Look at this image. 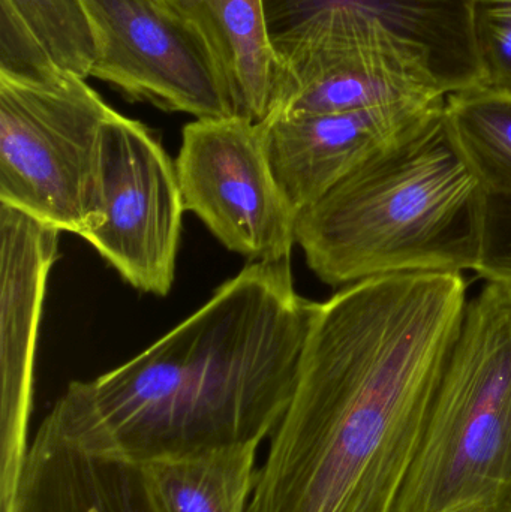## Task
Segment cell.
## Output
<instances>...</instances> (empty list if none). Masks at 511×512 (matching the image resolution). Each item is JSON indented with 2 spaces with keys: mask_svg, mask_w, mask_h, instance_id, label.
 I'll return each mask as SVG.
<instances>
[{
  "mask_svg": "<svg viewBox=\"0 0 511 512\" xmlns=\"http://www.w3.org/2000/svg\"><path fill=\"white\" fill-rule=\"evenodd\" d=\"M462 273H402L314 303L248 512H395L465 309Z\"/></svg>",
  "mask_w": 511,
  "mask_h": 512,
  "instance_id": "cell-1",
  "label": "cell"
},
{
  "mask_svg": "<svg viewBox=\"0 0 511 512\" xmlns=\"http://www.w3.org/2000/svg\"><path fill=\"white\" fill-rule=\"evenodd\" d=\"M315 301L290 259L249 262L146 351L74 381L48 417L80 450L134 469L162 454L263 444L284 417Z\"/></svg>",
  "mask_w": 511,
  "mask_h": 512,
  "instance_id": "cell-2",
  "label": "cell"
},
{
  "mask_svg": "<svg viewBox=\"0 0 511 512\" xmlns=\"http://www.w3.org/2000/svg\"><path fill=\"white\" fill-rule=\"evenodd\" d=\"M482 200L443 114L303 210L296 242L333 288L390 274L464 273L476 264Z\"/></svg>",
  "mask_w": 511,
  "mask_h": 512,
  "instance_id": "cell-3",
  "label": "cell"
},
{
  "mask_svg": "<svg viewBox=\"0 0 511 512\" xmlns=\"http://www.w3.org/2000/svg\"><path fill=\"white\" fill-rule=\"evenodd\" d=\"M395 512H511V286L468 301Z\"/></svg>",
  "mask_w": 511,
  "mask_h": 512,
  "instance_id": "cell-4",
  "label": "cell"
},
{
  "mask_svg": "<svg viewBox=\"0 0 511 512\" xmlns=\"http://www.w3.org/2000/svg\"><path fill=\"white\" fill-rule=\"evenodd\" d=\"M113 113L75 75L47 84L0 78V204L81 237Z\"/></svg>",
  "mask_w": 511,
  "mask_h": 512,
  "instance_id": "cell-5",
  "label": "cell"
},
{
  "mask_svg": "<svg viewBox=\"0 0 511 512\" xmlns=\"http://www.w3.org/2000/svg\"><path fill=\"white\" fill-rule=\"evenodd\" d=\"M185 212L176 162L147 126L114 111L102 128L92 213L81 237L129 285L167 297Z\"/></svg>",
  "mask_w": 511,
  "mask_h": 512,
  "instance_id": "cell-6",
  "label": "cell"
},
{
  "mask_svg": "<svg viewBox=\"0 0 511 512\" xmlns=\"http://www.w3.org/2000/svg\"><path fill=\"white\" fill-rule=\"evenodd\" d=\"M183 206L230 251L251 262L291 259L299 213L270 167L260 123L197 119L176 159Z\"/></svg>",
  "mask_w": 511,
  "mask_h": 512,
  "instance_id": "cell-7",
  "label": "cell"
},
{
  "mask_svg": "<svg viewBox=\"0 0 511 512\" xmlns=\"http://www.w3.org/2000/svg\"><path fill=\"white\" fill-rule=\"evenodd\" d=\"M95 33L90 77L129 101L195 119L236 116L224 75L200 33L161 0H81Z\"/></svg>",
  "mask_w": 511,
  "mask_h": 512,
  "instance_id": "cell-8",
  "label": "cell"
},
{
  "mask_svg": "<svg viewBox=\"0 0 511 512\" xmlns=\"http://www.w3.org/2000/svg\"><path fill=\"white\" fill-rule=\"evenodd\" d=\"M275 59L324 36L377 27L431 75L444 96L482 86L473 0H263Z\"/></svg>",
  "mask_w": 511,
  "mask_h": 512,
  "instance_id": "cell-9",
  "label": "cell"
},
{
  "mask_svg": "<svg viewBox=\"0 0 511 512\" xmlns=\"http://www.w3.org/2000/svg\"><path fill=\"white\" fill-rule=\"evenodd\" d=\"M60 234L0 204V512L17 495L30 447L39 321Z\"/></svg>",
  "mask_w": 511,
  "mask_h": 512,
  "instance_id": "cell-10",
  "label": "cell"
},
{
  "mask_svg": "<svg viewBox=\"0 0 511 512\" xmlns=\"http://www.w3.org/2000/svg\"><path fill=\"white\" fill-rule=\"evenodd\" d=\"M438 98L446 96L392 35L381 29H357L308 42L276 60L266 119L347 113Z\"/></svg>",
  "mask_w": 511,
  "mask_h": 512,
  "instance_id": "cell-11",
  "label": "cell"
},
{
  "mask_svg": "<svg viewBox=\"0 0 511 512\" xmlns=\"http://www.w3.org/2000/svg\"><path fill=\"white\" fill-rule=\"evenodd\" d=\"M446 98L260 122L273 174L297 213L437 125Z\"/></svg>",
  "mask_w": 511,
  "mask_h": 512,
  "instance_id": "cell-12",
  "label": "cell"
},
{
  "mask_svg": "<svg viewBox=\"0 0 511 512\" xmlns=\"http://www.w3.org/2000/svg\"><path fill=\"white\" fill-rule=\"evenodd\" d=\"M6 512H146L134 469L92 456L45 417Z\"/></svg>",
  "mask_w": 511,
  "mask_h": 512,
  "instance_id": "cell-13",
  "label": "cell"
},
{
  "mask_svg": "<svg viewBox=\"0 0 511 512\" xmlns=\"http://www.w3.org/2000/svg\"><path fill=\"white\" fill-rule=\"evenodd\" d=\"M209 45L233 99L236 116L260 123L272 102L276 59L263 0H161Z\"/></svg>",
  "mask_w": 511,
  "mask_h": 512,
  "instance_id": "cell-14",
  "label": "cell"
},
{
  "mask_svg": "<svg viewBox=\"0 0 511 512\" xmlns=\"http://www.w3.org/2000/svg\"><path fill=\"white\" fill-rule=\"evenodd\" d=\"M260 444L162 454L134 468L146 512H248Z\"/></svg>",
  "mask_w": 511,
  "mask_h": 512,
  "instance_id": "cell-15",
  "label": "cell"
},
{
  "mask_svg": "<svg viewBox=\"0 0 511 512\" xmlns=\"http://www.w3.org/2000/svg\"><path fill=\"white\" fill-rule=\"evenodd\" d=\"M444 125L483 191L511 195V95L485 86L452 93Z\"/></svg>",
  "mask_w": 511,
  "mask_h": 512,
  "instance_id": "cell-16",
  "label": "cell"
},
{
  "mask_svg": "<svg viewBox=\"0 0 511 512\" xmlns=\"http://www.w3.org/2000/svg\"><path fill=\"white\" fill-rule=\"evenodd\" d=\"M0 9L17 18L60 71L90 77L98 48L81 0H0Z\"/></svg>",
  "mask_w": 511,
  "mask_h": 512,
  "instance_id": "cell-17",
  "label": "cell"
},
{
  "mask_svg": "<svg viewBox=\"0 0 511 512\" xmlns=\"http://www.w3.org/2000/svg\"><path fill=\"white\" fill-rule=\"evenodd\" d=\"M482 86L511 95V0H473Z\"/></svg>",
  "mask_w": 511,
  "mask_h": 512,
  "instance_id": "cell-18",
  "label": "cell"
},
{
  "mask_svg": "<svg viewBox=\"0 0 511 512\" xmlns=\"http://www.w3.org/2000/svg\"><path fill=\"white\" fill-rule=\"evenodd\" d=\"M473 271L489 283L511 286V195L483 191L479 246Z\"/></svg>",
  "mask_w": 511,
  "mask_h": 512,
  "instance_id": "cell-19",
  "label": "cell"
},
{
  "mask_svg": "<svg viewBox=\"0 0 511 512\" xmlns=\"http://www.w3.org/2000/svg\"><path fill=\"white\" fill-rule=\"evenodd\" d=\"M39 42L0 9V78L29 84H47L65 77Z\"/></svg>",
  "mask_w": 511,
  "mask_h": 512,
  "instance_id": "cell-20",
  "label": "cell"
}]
</instances>
